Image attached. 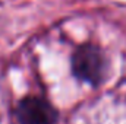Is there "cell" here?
Wrapping results in <instances>:
<instances>
[{
    "label": "cell",
    "instance_id": "cell-1",
    "mask_svg": "<svg viewBox=\"0 0 126 124\" xmlns=\"http://www.w3.org/2000/svg\"><path fill=\"white\" fill-rule=\"evenodd\" d=\"M104 56L94 44H85L79 47L72 56V73L79 80L97 86L104 76Z\"/></svg>",
    "mask_w": 126,
    "mask_h": 124
},
{
    "label": "cell",
    "instance_id": "cell-2",
    "mask_svg": "<svg viewBox=\"0 0 126 124\" xmlns=\"http://www.w3.org/2000/svg\"><path fill=\"white\" fill-rule=\"evenodd\" d=\"M19 124H57L59 114L56 108L40 96H27L16 107Z\"/></svg>",
    "mask_w": 126,
    "mask_h": 124
}]
</instances>
